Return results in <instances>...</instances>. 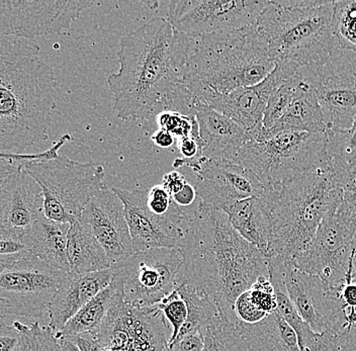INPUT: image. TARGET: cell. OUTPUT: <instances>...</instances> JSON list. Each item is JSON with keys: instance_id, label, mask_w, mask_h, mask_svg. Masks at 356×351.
Returning a JSON list of instances; mask_svg holds the SVG:
<instances>
[{"instance_id": "cell-50", "label": "cell", "mask_w": 356, "mask_h": 351, "mask_svg": "<svg viewBox=\"0 0 356 351\" xmlns=\"http://www.w3.org/2000/svg\"><path fill=\"white\" fill-rule=\"evenodd\" d=\"M17 317L11 310L8 303L0 299V324L6 323V320L10 319V318Z\"/></svg>"}, {"instance_id": "cell-21", "label": "cell", "mask_w": 356, "mask_h": 351, "mask_svg": "<svg viewBox=\"0 0 356 351\" xmlns=\"http://www.w3.org/2000/svg\"><path fill=\"white\" fill-rule=\"evenodd\" d=\"M22 164L0 184V228L22 239L44 217L41 188Z\"/></svg>"}, {"instance_id": "cell-34", "label": "cell", "mask_w": 356, "mask_h": 351, "mask_svg": "<svg viewBox=\"0 0 356 351\" xmlns=\"http://www.w3.org/2000/svg\"><path fill=\"white\" fill-rule=\"evenodd\" d=\"M13 326L21 334L19 351H60L59 340L50 326H41L39 321L26 325L17 320Z\"/></svg>"}, {"instance_id": "cell-10", "label": "cell", "mask_w": 356, "mask_h": 351, "mask_svg": "<svg viewBox=\"0 0 356 351\" xmlns=\"http://www.w3.org/2000/svg\"><path fill=\"white\" fill-rule=\"evenodd\" d=\"M355 220L337 204L325 215L306 250L291 262L335 290L345 283L355 257Z\"/></svg>"}, {"instance_id": "cell-33", "label": "cell", "mask_w": 356, "mask_h": 351, "mask_svg": "<svg viewBox=\"0 0 356 351\" xmlns=\"http://www.w3.org/2000/svg\"><path fill=\"white\" fill-rule=\"evenodd\" d=\"M333 30L340 47L356 53V0L335 1Z\"/></svg>"}, {"instance_id": "cell-28", "label": "cell", "mask_w": 356, "mask_h": 351, "mask_svg": "<svg viewBox=\"0 0 356 351\" xmlns=\"http://www.w3.org/2000/svg\"><path fill=\"white\" fill-rule=\"evenodd\" d=\"M67 256L73 273L102 272L113 266L92 231L80 220L69 229Z\"/></svg>"}, {"instance_id": "cell-23", "label": "cell", "mask_w": 356, "mask_h": 351, "mask_svg": "<svg viewBox=\"0 0 356 351\" xmlns=\"http://www.w3.org/2000/svg\"><path fill=\"white\" fill-rule=\"evenodd\" d=\"M200 136L204 142L202 156L210 160L234 161L250 141L248 133L222 113L202 102L197 113Z\"/></svg>"}, {"instance_id": "cell-36", "label": "cell", "mask_w": 356, "mask_h": 351, "mask_svg": "<svg viewBox=\"0 0 356 351\" xmlns=\"http://www.w3.org/2000/svg\"><path fill=\"white\" fill-rule=\"evenodd\" d=\"M71 135H63L57 142H55L50 148L43 152L35 153V154H8L0 153V184L10 177L15 170H19V166L24 161L29 160L51 159L55 158L59 155V150L70 141Z\"/></svg>"}, {"instance_id": "cell-13", "label": "cell", "mask_w": 356, "mask_h": 351, "mask_svg": "<svg viewBox=\"0 0 356 351\" xmlns=\"http://www.w3.org/2000/svg\"><path fill=\"white\" fill-rule=\"evenodd\" d=\"M111 351H167L172 329L157 307H136L120 297L95 333Z\"/></svg>"}, {"instance_id": "cell-20", "label": "cell", "mask_w": 356, "mask_h": 351, "mask_svg": "<svg viewBox=\"0 0 356 351\" xmlns=\"http://www.w3.org/2000/svg\"><path fill=\"white\" fill-rule=\"evenodd\" d=\"M111 188L124 204L135 252L178 247L188 225L170 217L153 214L147 204V192L145 190Z\"/></svg>"}, {"instance_id": "cell-27", "label": "cell", "mask_w": 356, "mask_h": 351, "mask_svg": "<svg viewBox=\"0 0 356 351\" xmlns=\"http://www.w3.org/2000/svg\"><path fill=\"white\" fill-rule=\"evenodd\" d=\"M222 212L228 215L233 228L240 236L256 246L266 256L271 228L261 197L236 202L226 206Z\"/></svg>"}, {"instance_id": "cell-49", "label": "cell", "mask_w": 356, "mask_h": 351, "mask_svg": "<svg viewBox=\"0 0 356 351\" xmlns=\"http://www.w3.org/2000/svg\"><path fill=\"white\" fill-rule=\"evenodd\" d=\"M175 138L171 133L162 129H158L151 136V140L160 148H170L175 144Z\"/></svg>"}, {"instance_id": "cell-45", "label": "cell", "mask_w": 356, "mask_h": 351, "mask_svg": "<svg viewBox=\"0 0 356 351\" xmlns=\"http://www.w3.org/2000/svg\"><path fill=\"white\" fill-rule=\"evenodd\" d=\"M204 348V334L193 333L175 342L167 351H202Z\"/></svg>"}, {"instance_id": "cell-38", "label": "cell", "mask_w": 356, "mask_h": 351, "mask_svg": "<svg viewBox=\"0 0 356 351\" xmlns=\"http://www.w3.org/2000/svg\"><path fill=\"white\" fill-rule=\"evenodd\" d=\"M158 129H162L171 133L175 138H200L199 123L197 119L178 113L164 112L154 117Z\"/></svg>"}, {"instance_id": "cell-48", "label": "cell", "mask_w": 356, "mask_h": 351, "mask_svg": "<svg viewBox=\"0 0 356 351\" xmlns=\"http://www.w3.org/2000/svg\"><path fill=\"white\" fill-rule=\"evenodd\" d=\"M197 190H195L193 184L188 183L184 186L180 192H178L177 195H172L173 201L177 206H179L181 209H186L193 204L197 199Z\"/></svg>"}, {"instance_id": "cell-6", "label": "cell", "mask_w": 356, "mask_h": 351, "mask_svg": "<svg viewBox=\"0 0 356 351\" xmlns=\"http://www.w3.org/2000/svg\"><path fill=\"white\" fill-rule=\"evenodd\" d=\"M335 1H269L257 30L277 62L298 67L319 63L339 46L333 30Z\"/></svg>"}, {"instance_id": "cell-8", "label": "cell", "mask_w": 356, "mask_h": 351, "mask_svg": "<svg viewBox=\"0 0 356 351\" xmlns=\"http://www.w3.org/2000/svg\"><path fill=\"white\" fill-rule=\"evenodd\" d=\"M327 133L282 131L266 141H249L233 162L258 177L264 188L278 186L315 168L326 156Z\"/></svg>"}, {"instance_id": "cell-2", "label": "cell", "mask_w": 356, "mask_h": 351, "mask_svg": "<svg viewBox=\"0 0 356 351\" xmlns=\"http://www.w3.org/2000/svg\"><path fill=\"white\" fill-rule=\"evenodd\" d=\"M193 44L164 17L122 38L120 70L108 79L118 117L148 120L160 99L182 82Z\"/></svg>"}, {"instance_id": "cell-16", "label": "cell", "mask_w": 356, "mask_h": 351, "mask_svg": "<svg viewBox=\"0 0 356 351\" xmlns=\"http://www.w3.org/2000/svg\"><path fill=\"white\" fill-rule=\"evenodd\" d=\"M284 283L289 299L314 332H344L343 304L319 277L302 272L291 261H284Z\"/></svg>"}, {"instance_id": "cell-46", "label": "cell", "mask_w": 356, "mask_h": 351, "mask_svg": "<svg viewBox=\"0 0 356 351\" xmlns=\"http://www.w3.org/2000/svg\"><path fill=\"white\" fill-rule=\"evenodd\" d=\"M186 177L179 171L173 170L164 175L161 184L171 195H177L188 183Z\"/></svg>"}, {"instance_id": "cell-44", "label": "cell", "mask_w": 356, "mask_h": 351, "mask_svg": "<svg viewBox=\"0 0 356 351\" xmlns=\"http://www.w3.org/2000/svg\"><path fill=\"white\" fill-rule=\"evenodd\" d=\"M177 148L181 154V158L200 159L202 156L204 142L202 138L189 137L178 140Z\"/></svg>"}, {"instance_id": "cell-42", "label": "cell", "mask_w": 356, "mask_h": 351, "mask_svg": "<svg viewBox=\"0 0 356 351\" xmlns=\"http://www.w3.org/2000/svg\"><path fill=\"white\" fill-rule=\"evenodd\" d=\"M342 188L343 197L340 206L356 221V161L342 173Z\"/></svg>"}, {"instance_id": "cell-19", "label": "cell", "mask_w": 356, "mask_h": 351, "mask_svg": "<svg viewBox=\"0 0 356 351\" xmlns=\"http://www.w3.org/2000/svg\"><path fill=\"white\" fill-rule=\"evenodd\" d=\"M80 221L90 228L113 264L135 253L124 204L113 188L104 186L84 209Z\"/></svg>"}, {"instance_id": "cell-11", "label": "cell", "mask_w": 356, "mask_h": 351, "mask_svg": "<svg viewBox=\"0 0 356 351\" xmlns=\"http://www.w3.org/2000/svg\"><path fill=\"white\" fill-rule=\"evenodd\" d=\"M182 264L177 248H158L135 252L113 268L122 279L127 304L153 307L177 288Z\"/></svg>"}, {"instance_id": "cell-14", "label": "cell", "mask_w": 356, "mask_h": 351, "mask_svg": "<svg viewBox=\"0 0 356 351\" xmlns=\"http://www.w3.org/2000/svg\"><path fill=\"white\" fill-rule=\"evenodd\" d=\"M67 275L30 255L0 270V299L15 316L37 319L48 311Z\"/></svg>"}, {"instance_id": "cell-25", "label": "cell", "mask_w": 356, "mask_h": 351, "mask_svg": "<svg viewBox=\"0 0 356 351\" xmlns=\"http://www.w3.org/2000/svg\"><path fill=\"white\" fill-rule=\"evenodd\" d=\"M234 327L250 351H300L295 331L277 311L253 325L238 320Z\"/></svg>"}, {"instance_id": "cell-4", "label": "cell", "mask_w": 356, "mask_h": 351, "mask_svg": "<svg viewBox=\"0 0 356 351\" xmlns=\"http://www.w3.org/2000/svg\"><path fill=\"white\" fill-rule=\"evenodd\" d=\"M271 234L266 257L293 261L306 250L325 215L342 202V175L328 156L295 179L264 188Z\"/></svg>"}, {"instance_id": "cell-15", "label": "cell", "mask_w": 356, "mask_h": 351, "mask_svg": "<svg viewBox=\"0 0 356 351\" xmlns=\"http://www.w3.org/2000/svg\"><path fill=\"white\" fill-rule=\"evenodd\" d=\"M95 1L0 0V35L32 40L68 30Z\"/></svg>"}, {"instance_id": "cell-30", "label": "cell", "mask_w": 356, "mask_h": 351, "mask_svg": "<svg viewBox=\"0 0 356 351\" xmlns=\"http://www.w3.org/2000/svg\"><path fill=\"white\" fill-rule=\"evenodd\" d=\"M177 288L188 306V319L180 330L175 343L193 333L200 332L204 335L209 322L220 313L210 297L204 293L186 284H180Z\"/></svg>"}, {"instance_id": "cell-24", "label": "cell", "mask_w": 356, "mask_h": 351, "mask_svg": "<svg viewBox=\"0 0 356 351\" xmlns=\"http://www.w3.org/2000/svg\"><path fill=\"white\" fill-rule=\"evenodd\" d=\"M296 88L293 101L286 115L269 130L262 129L252 141L262 142L275 136L282 131L306 132L312 134H325L327 126L325 123L321 106L313 88L300 76Z\"/></svg>"}, {"instance_id": "cell-7", "label": "cell", "mask_w": 356, "mask_h": 351, "mask_svg": "<svg viewBox=\"0 0 356 351\" xmlns=\"http://www.w3.org/2000/svg\"><path fill=\"white\" fill-rule=\"evenodd\" d=\"M24 170L41 188L46 219L72 225L93 197L104 188V163H80L63 155L24 161Z\"/></svg>"}, {"instance_id": "cell-51", "label": "cell", "mask_w": 356, "mask_h": 351, "mask_svg": "<svg viewBox=\"0 0 356 351\" xmlns=\"http://www.w3.org/2000/svg\"><path fill=\"white\" fill-rule=\"evenodd\" d=\"M60 351H80L79 348L68 338H59Z\"/></svg>"}, {"instance_id": "cell-5", "label": "cell", "mask_w": 356, "mask_h": 351, "mask_svg": "<svg viewBox=\"0 0 356 351\" xmlns=\"http://www.w3.org/2000/svg\"><path fill=\"white\" fill-rule=\"evenodd\" d=\"M275 68L256 24L195 40L182 83L204 102L217 93L260 83Z\"/></svg>"}, {"instance_id": "cell-41", "label": "cell", "mask_w": 356, "mask_h": 351, "mask_svg": "<svg viewBox=\"0 0 356 351\" xmlns=\"http://www.w3.org/2000/svg\"><path fill=\"white\" fill-rule=\"evenodd\" d=\"M233 310L234 314H235V316L237 317L240 322L244 324H249V325L259 323L262 320L268 317L266 313L256 308L254 304L251 302L248 291H246V292H244L243 294L238 297L235 304H234Z\"/></svg>"}, {"instance_id": "cell-35", "label": "cell", "mask_w": 356, "mask_h": 351, "mask_svg": "<svg viewBox=\"0 0 356 351\" xmlns=\"http://www.w3.org/2000/svg\"><path fill=\"white\" fill-rule=\"evenodd\" d=\"M298 80H299V75L297 72L288 81L280 85L269 97L266 112H264V130L273 128L288 112L289 106L293 101V95H295Z\"/></svg>"}, {"instance_id": "cell-12", "label": "cell", "mask_w": 356, "mask_h": 351, "mask_svg": "<svg viewBox=\"0 0 356 351\" xmlns=\"http://www.w3.org/2000/svg\"><path fill=\"white\" fill-rule=\"evenodd\" d=\"M269 1L259 0H173L167 21L193 40L241 30L257 24Z\"/></svg>"}, {"instance_id": "cell-17", "label": "cell", "mask_w": 356, "mask_h": 351, "mask_svg": "<svg viewBox=\"0 0 356 351\" xmlns=\"http://www.w3.org/2000/svg\"><path fill=\"white\" fill-rule=\"evenodd\" d=\"M299 68L288 62H277L273 72L260 83L237 88L225 95L217 93L208 97L204 104L241 126L252 141L264 129V112L269 97Z\"/></svg>"}, {"instance_id": "cell-47", "label": "cell", "mask_w": 356, "mask_h": 351, "mask_svg": "<svg viewBox=\"0 0 356 351\" xmlns=\"http://www.w3.org/2000/svg\"><path fill=\"white\" fill-rule=\"evenodd\" d=\"M68 339H70L80 351H102V345L95 333H86Z\"/></svg>"}, {"instance_id": "cell-32", "label": "cell", "mask_w": 356, "mask_h": 351, "mask_svg": "<svg viewBox=\"0 0 356 351\" xmlns=\"http://www.w3.org/2000/svg\"><path fill=\"white\" fill-rule=\"evenodd\" d=\"M202 351H250L235 331L234 324L221 314L209 322L204 335Z\"/></svg>"}, {"instance_id": "cell-18", "label": "cell", "mask_w": 356, "mask_h": 351, "mask_svg": "<svg viewBox=\"0 0 356 351\" xmlns=\"http://www.w3.org/2000/svg\"><path fill=\"white\" fill-rule=\"evenodd\" d=\"M195 177L200 203L222 211L236 202L260 197L264 190L252 171L228 160H204Z\"/></svg>"}, {"instance_id": "cell-37", "label": "cell", "mask_w": 356, "mask_h": 351, "mask_svg": "<svg viewBox=\"0 0 356 351\" xmlns=\"http://www.w3.org/2000/svg\"><path fill=\"white\" fill-rule=\"evenodd\" d=\"M155 306L161 311L162 314L165 317L167 323L172 329V335L169 340V348H170L175 343L180 330L184 327V323L188 319V306L182 299L177 288Z\"/></svg>"}, {"instance_id": "cell-22", "label": "cell", "mask_w": 356, "mask_h": 351, "mask_svg": "<svg viewBox=\"0 0 356 351\" xmlns=\"http://www.w3.org/2000/svg\"><path fill=\"white\" fill-rule=\"evenodd\" d=\"M113 275V268L97 272H69L49 305V326L55 333L61 330L88 302L110 286Z\"/></svg>"}, {"instance_id": "cell-1", "label": "cell", "mask_w": 356, "mask_h": 351, "mask_svg": "<svg viewBox=\"0 0 356 351\" xmlns=\"http://www.w3.org/2000/svg\"><path fill=\"white\" fill-rule=\"evenodd\" d=\"M177 250L184 259L177 277L210 297L220 314L238 321L234 304L258 277H269L267 257L233 228L226 213L202 203L189 218Z\"/></svg>"}, {"instance_id": "cell-31", "label": "cell", "mask_w": 356, "mask_h": 351, "mask_svg": "<svg viewBox=\"0 0 356 351\" xmlns=\"http://www.w3.org/2000/svg\"><path fill=\"white\" fill-rule=\"evenodd\" d=\"M327 156L340 173L356 161V115L348 129L327 131Z\"/></svg>"}, {"instance_id": "cell-9", "label": "cell", "mask_w": 356, "mask_h": 351, "mask_svg": "<svg viewBox=\"0 0 356 351\" xmlns=\"http://www.w3.org/2000/svg\"><path fill=\"white\" fill-rule=\"evenodd\" d=\"M313 88L327 131L348 129L356 115V53L337 46L319 63L298 70Z\"/></svg>"}, {"instance_id": "cell-43", "label": "cell", "mask_w": 356, "mask_h": 351, "mask_svg": "<svg viewBox=\"0 0 356 351\" xmlns=\"http://www.w3.org/2000/svg\"><path fill=\"white\" fill-rule=\"evenodd\" d=\"M22 337L13 325L0 324V351H19Z\"/></svg>"}, {"instance_id": "cell-3", "label": "cell", "mask_w": 356, "mask_h": 351, "mask_svg": "<svg viewBox=\"0 0 356 351\" xmlns=\"http://www.w3.org/2000/svg\"><path fill=\"white\" fill-rule=\"evenodd\" d=\"M39 52V46L0 35V153L24 154L49 139L57 81Z\"/></svg>"}, {"instance_id": "cell-26", "label": "cell", "mask_w": 356, "mask_h": 351, "mask_svg": "<svg viewBox=\"0 0 356 351\" xmlns=\"http://www.w3.org/2000/svg\"><path fill=\"white\" fill-rule=\"evenodd\" d=\"M70 226L68 224L56 223L43 217L24 235L22 241L35 257L53 268L69 273L70 268L67 256V245Z\"/></svg>"}, {"instance_id": "cell-39", "label": "cell", "mask_w": 356, "mask_h": 351, "mask_svg": "<svg viewBox=\"0 0 356 351\" xmlns=\"http://www.w3.org/2000/svg\"><path fill=\"white\" fill-rule=\"evenodd\" d=\"M32 255L21 237L0 228V270Z\"/></svg>"}, {"instance_id": "cell-29", "label": "cell", "mask_w": 356, "mask_h": 351, "mask_svg": "<svg viewBox=\"0 0 356 351\" xmlns=\"http://www.w3.org/2000/svg\"><path fill=\"white\" fill-rule=\"evenodd\" d=\"M124 295L122 281L113 275L110 286L102 290L97 297L88 302L74 317L71 318L56 337L71 338L86 333H97L106 321L115 302Z\"/></svg>"}, {"instance_id": "cell-40", "label": "cell", "mask_w": 356, "mask_h": 351, "mask_svg": "<svg viewBox=\"0 0 356 351\" xmlns=\"http://www.w3.org/2000/svg\"><path fill=\"white\" fill-rule=\"evenodd\" d=\"M248 293L256 308L266 313L267 316L277 312V295L269 277H258L257 281L249 288Z\"/></svg>"}]
</instances>
